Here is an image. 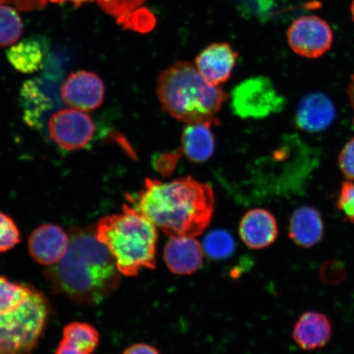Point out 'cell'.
<instances>
[{
  "instance_id": "6da1fadb",
  "label": "cell",
  "mask_w": 354,
  "mask_h": 354,
  "mask_svg": "<svg viewBox=\"0 0 354 354\" xmlns=\"http://www.w3.org/2000/svg\"><path fill=\"white\" fill-rule=\"evenodd\" d=\"M44 275L55 293L91 306L108 299L118 289L122 276L108 248L91 227L71 230L64 258L47 267Z\"/></svg>"
},
{
  "instance_id": "7a4b0ae2",
  "label": "cell",
  "mask_w": 354,
  "mask_h": 354,
  "mask_svg": "<svg viewBox=\"0 0 354 354\" xmlns=\"http://www.w3.org/2000/svg\"><path fill=\"white\" fill-rule=\"evenodd\" d=\"M132 207L170 238L196 237L209 227L214 212V194L209 185L192 177L167 183L146 179Z\"/></svg>"
},
{
  "instance_id": "3957f363",
  "label": "cell",
  "mask_w": 354,
  "mask_h": 354,
  "mask_svg": "<svg viewBox=\"0 0 354 354\" xmlns=\"http://www.w3.org/2000/svg\"><path fill=\"white\" fill-rule=\"evenodd\" d=\"M157 94L163 110L176 120L209 126L218 123L216 115L227 98L189 62H178L159 75Z\"/></svg>"
},
{
  "instance_id": "277c9868",
  "label": "cell",
  "mask_w": 354,
  "mask_h": 354,
  "mask_svg": "<svg viewBox=\"0 0 354 354\" xmlns=\"http://www.w3.org/2000/svg\"><path fill=\"white\" fill-rule=\"evenodd\" d=\"M158 228L134 207L104 216L96 225L98 240L108 248L122 276L136 277L144 268H156Z\"/></svg>"
},
{
  "instance_id": "5b68a950",
  "label": "cell",
  "mask_w": 354,
  "mask_h": 354,
  "mask_svg": "<svg viewBox=\"0 0 354 354\" xmlns=\"http://www.w3.org/2000/svg\"><path fill=\"white\" fill-rule=\"evenodd\" d=\"M51 314L50 300L34 287L20 308L0 315V354H32Z\"/></svg>"
},
{
  "instance_id": "8992f818",
  "label": "cell",
  "mask_w": 354,
  "mask_h": 354,
  "mask_svg": "<svg viewBox=\"0 0 354 354\" xmlns=\"http://www.w3.org/2000/svg\"><path fill=\"white\" fill-rule=\"evenodd\" d=\"M232 109L243 119H262L280 113L286 100L278 94L271 80L256 77L245 80L234 88Z\"/></svg>"
},
{
  "instance_id": "52a82bcc",
  "label": "cell",
  "mask_w": 354,
  "mask_h": 354,
  "mask_svg": "<svg viewBox=\"0 0 354 354\" xmlns=\"http://www.w3.org/2000/svg\"><path fill=\"white\" fill-rule=\"evenodd\" d=\"M287 39L296 55L317 59L330 50L334 33L328 22L319 17L308 15L292 22L288 29Z\"/></svg>"
},
{
  "instance_id": "ba28073f",
  "label": "cell",
  "mask_w": 354,
  "mask_h": 354,
  "mask_svg": "<svg viewBox=\"0 0 354 354\" xmlns=\"http://www.w3.org/2000/svg\"><path fill=\"white\" fill-rule=\"evenodd\" d=\"M51 139L60 148L73 151L86 147L95 135L91 118L82 111L68 109L53 115L48 122Z\"/></svg>"
},
{
  "instance_id": "9c48e42d",
  "label": "cell",
  "mask_w": 354,
  "mask_h": 354,
  "mask_svg": "<svg viewBox=\"0 0 354 354\" xmlns=\"http://www.w3.org/2000/svg\"><path fill=\"white\" fill-rule=\"evenodd\" d=\"M104 84L98 75L79 71L70 75L61 88V98L69 107L88 112L103 104Z\"/></svg>"
},
{
  "instance_id": "30bf717a",
  "label": "cell",
  "mask_w": 354,
  "mask_h": 354,
  "mask_svg": "<svg viewBox=\"0 0 354 354\" xmlns=\"http://www.w3.org/2000/svg\"><path fill=\"white\" fill-rule=\"evenodd\" d=\"M69 245V234L54 224H44L30 234L29 253L35 262L47 266L55 265L64 258Z\"/></svg>"
},
{
  "instance_id": "8fae6325",
  "label": "cell",
  "mask_w": 354,
  "mask_h": 354,
  "mask_svg": "<svg viewBox=\"0 0 354 354\" xmlns=\"http://www.w3.org/2000/svg\"><path fill=\"white\" fill-rule=\"evenodd\" d=\"M205 250L194 237L170 238L163 250V260L176 275L189 276L202 267Z\"/></svg>"
},
{
  "instance_id": "7c38bea8",
  "label": "cell",
  "mask_w": 354,
  "mask_h": 354,
  "mask_svg": "<svg viewBox=\"0 0 354 354\" xmlns=\"http://www.w3.org/2000/svg\"><path fill=\"white\" fill-rule=\"evenodd\" d=\"M335 106L323 93H311L304 97L295 114L296 126L308 133L324 131L333 124Z\"/></svg>"
},
{
  "instance_id": "4fadbf2b",
  "label": "cell",
  "mask_w": 354,
  "mask_h": 354,
  "mask_svg": "<svg viewBox=\"0 0 354 354\" xmlns=\"http://www.w3.org/2000/svg\"><path fill=\"white\" fill-rule=\"evenodd\" d=\"M237 57L229 44H212L197 56L196 68L207 81L218 86L232 76Z\"/></svg>"
},
{
  "instance_id": "5bb4252c",
  "label": "cell",
  "mask_w": 354,
  "mask_h": 354,
  "mask_svg": "<svg viewBox=\"0 0 354 354\" xmlns=\"http://www.w3.org/2000/svg\"><path fill=\"white\" fill-rule=\"evenodd\" d=\"M333 334L331 322L325 314L317 311L305 312L296 322L292 337L305 351H315L326 346Z\"/></svg>"
},
{
  "instance_id": "9a60e30c",
  "label": "cell",
  "mask_w": 354,
  "mask_h": 354,
  "mask_svg": "<svg viewBox=\"0 0 354 354\" xmlns=\"http://www.w3.org/2000/svg\"><path fill=\"white\" fill-rule=\"evenodd\" d=\"M239 232L246 246L252 250H263L277 240V221L275 216L267 210L252 209L243 215Z\"/></svg>"
},
{
  "instance_id": "2e32d148",
  "label": "cell",
  "mask_w": 354,
  "mask_h": 354,
  "mask_svg": "<svg viewBox=\"0 0 354 354\" xmlns=\"http://www.w3.org/2000/svg\"><path fill=\"white\" fill-rule=\"evenodd\" d=\"M324 236V221L315 207L303 206L293 212L290 221L289 236L296 245L310 249L321 243Z\"/></svg>"
},
{
  "instance_id": "e0dca14e",
  "label": "cell",
  "mask_w": 354,
  "mask_h": 354,
  "mask_svg": "<svg viewBox=\"0 0 354 354\" xmlns=\"http://www.w3.org/2000/svg\"><path fill=\"white\" fill-rule=\"evenodd\" d=\"M207 124H188L181 136L183 151L189 161L203 163L209 160L214 152L215 140Z\"/></svg>"
},
{
  "instance_id": "ac0fdd59",
  "label": "cell",
  "mask_w": 354,
  "mask_h": 354,
  "mask_svg": "<svg viewBox=\"0 0 354 354\" xmlns=\"http://www.w3.org/2000/svg\"><path fill=\"white\" fill-rule=\"evenodd\" d=\"M44 48L35 39H28L15 44L7 51V59L13 68L26 74L37 72L43 66Z\"/></svg>"
},
{
  "instance_id": "d6986e66",
  "label": "cell",
  "mask_w": 354,
  "mask_h": 354,
  "mask_svg": "<svg viewBox=\"0 0 354 354\" xmlns=\"http://www.w3.org/2000/svg\"><path fill=\"white\" fill-rule=\"evenodd\" d=\"M63 339L84 353L92 354L100 342V333L86 322H71L64 329Z\"/></svg>"
},
{
  "instance_id": "ffe728a7",
  "label": "cell",
  "mask_w": 354,
  "mask_h": 354,
  "mask_svg": "<svg viewBox=\"0 0 354 354\" xmlns=\"http://www.w3.org/2000/svg\"><path fill=\"white\" fill-rule=\"evenodd\" d=\"M33 286L19 284L0 276V315L15 311L30 298Z\"/></svg>"
},
{
  "instance_id": "44dd1931",
  "label": "cell",
  "mask_w": 354,
  "mask_h": 354,
  "mask_svg": "<svg viewBox=\"0 0 354 354\" xmlns=\"http://www.w3.org/2000/svg\"><path fill=\"white\" fill-rule=\"evenodd\" d=\"M100 7L107 15L118 20L126 28H132L135 17L138 21L144 12H138L145 0H97Z\"/></svg>"
},
{
  "instance_id": "7402d4cb",
  "label": "cell",
  "mask_w": 354,
  "mask_h": 354,
  "mask_svg": "<svg viewBox=\"0 0 354 354\" xmlns=\"http://www.w3.org/2000/svg\"><path fill=\"white\" fill-rule=\"evenodd\" d=\"M24 25L15 8L0 4V47L12 46L19 41Z\"/></svg>"
},
{
  "instance_id": "603a6c76",
  "label": "cell",
  "mask_w": 354,
  "mask_h": 354,
  "mask_svg": "<svg viewBox=\"0 0 354 354\" xmlns=\"http://www.w3.org/2000/svg\"><path fill=\"white\" fill-rule=\"evenodd\" d=\"M203 250L214 260L229 258L236 250V242L231 234L224 230H215L207 234L203 241Z\"/></svg>"
},
{
  "instance_id": "cb8c5ba5",
  "label": "cell",
  "mask_w": 354,
  "mask_h": 354,
  "mask_svg": "<svg viewBox=\"0 0 354 354\" xmlns=\"http://www.w3.org/2000/svg\"><path fill=\"white\" fill-rule=\"evenodd\" d=\"M21 242V236L15 221L0 212V253L13 249Z\"/></svg>"
},
{
  "instance_id": "d4e9b609",
  "label": "cell",
  "mask_w": 354,
  "mask_h": 354,
  "mask_svg": "<svg viewBox=\"0 0 354 354\" xmlns=\"http://www.w3.org/2000/svg\"><path fill=\"white\" fill-rule=\"evenodd\" d=\"M338 209L345 219L354 224V183L344 181L340 189L337 201Z\"/></svg>"
},
{
  "instance_id": "484cf974",
  "label": "cell",
  "mask_w": 354,
  "mask_h": 354,
  "mask_svg": "<svg viewBox=\"0 0 354 354\" xmlns=\"http://www.w3.org/2000/svg\"><path fill=\"white\" fill-rule=\"evenodd\" d=\"M339 167L348 180H354V138L348 141L340 152Z\"/></svg>"
},
{
  "instance_id": "4316f807",
  "label": "cell",
  "mask_w": 354,
  "mask_h": 354,
  "mask_svg": "<svg viewBox=\"0 0 354 354\" xmlns=\"http://www.w3.org/2000/svg\"><path fill=\"white\" fill-rule=\"evenodd\" d=\"M48 0H0V4L12 6L22 12L42 10L46 6Z\"/></svg>"
},
{
  "instance_id": "83f0119b",
  "label": "cell",
  "mask_w": 354,
  "mask_h": 354,
  "mask_svg": "<svg viewBox=\"0 0 354 354\" xmlns=\"http://www.w3.org/2000/svg\"><path fill=\"white\" fill-rule=\"evenodd\" d=\"M123 354H161L158 349L152 345L147 344H135L128 347Z\"/></svg>"
},
{
  "instance_id": "f1b7e54d",
  "label": "cell",
  "mask_w": 354,
  "mask_h": 354,
  "mask_svg": "<svg viewBox=\"0 0 354 354\" xmlns=\"http://www.w3.org/2000/svg\"><path fill=\"white\" fill-rule=\"evenodd\" d=\"M55 354H86L79 351L73 345L66 342V340L62 339L61 342L57 345Z\"/></svg>"
},
{
  "instance_id": "f546056e",
  "label": "cell",
  "mask_w": 354,
  "mask_h": 354,
  "mask_svg": "<svg viewBox=\"0 0 354 354\" xmlns=\"http://www.w3.org/2000/svg\"><path fill=\"white\" fill-rule=\"evenodd\" d=\"M253 3H256L259 11L264 12L269 10L274 6L275 0H253Z\"/></svg>"
},
{
  "instance_id": "4dcf8cb0",
  "label": "cell",
  "mask_w": 354,
  "mask_h": 354,
  "mask_svg": "<svg viewBox=\"0 0 354 354\" xmlns=\"http://www.w3.org/2000/svg\"><path fill=\"white\" fill-rule=\"evenodd\" d=\"M52 3H64L66 2H70L73 4L74 6L80 7L82 6V4L86 3L88 2L94 1V0H50Z\"/></svg>"
},
{
  "instance_id": "1f68e13d",
  "label": "cell",
  "mask_w": 354,
  "mask_h": 354,
  "mask_svg": "<svg viewBox=\"0 0 354 354\" xmlns=\"http://www.w3.org/2000/svg\"><path fill=\"white\" fill-rule=\"evenodd\" d=\"M347 95L352 104V107L354 109V73L352 75L351 82H349Z\"/></svg>"
},
{
  "instance_id": "d6a6232c",
  "label": "cell",
  "mask_w": 354,
  "mask_h": 354,
  "mask_svg": "<svg viewBox=\"0 0 354 354\" xmlns=\"http://www.w3.org/2000/svg\"><path fill=\"white\" fill-rule=\"evenodd\" d=\"M351 10L352 19L354 21V0H353L352 3H351Z\"/></svg>"
},
{
  "instance_id": "836d02e7",
  "label": "cell",
  "mask_w": 354,
  "mask_h": 354,
  "mask_svg": "<svg viewBox=\"0 0 354 354\" xmlns=\"http://www.w3.org/2000/svg\"><path fill=\"white\" fill-rule=\"evenodd\" d=\"M353 128H354V118H353Z\"/></svg>"
}]
</instances>
